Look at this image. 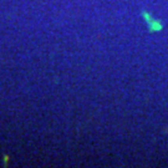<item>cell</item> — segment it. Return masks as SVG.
Wrapping results in <instances>:
<instances>
[{
	"label": "cell",
	"instance_id": "1",
	"mask_svg": "<svg viewBox=\"0 0 168 168\" xmlns=\"http://www.w3.org/2000/svg\"><path fill=\"white\" fill-rule=\"evenodd\" d=\"M143 16L146 18L147 23H150L148 25H150V30H151V31H158V30L162 29V25H161V23L153 21V20L150 18V15H147V13H143Z\"/></svg>",
	"mask_w": 168,
	"mask_h": 168
}]
</instances>
